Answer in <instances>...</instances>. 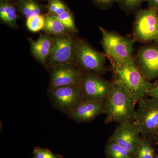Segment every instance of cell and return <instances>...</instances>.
I'll use <instances>...</instances> for the list:
<instances>
[{"label": "cell", "instance_id": "obj_1", "mask_svg": "<svg viewBox=\"0 0 158 158\" xmlns=\"http://www.w3.org/2000/svg\"><path fill=\"white\" fill-rule=\"evenodd\" d=\"M136 102L132 94L123 86L112 83L110 94L105 102V123L122 124L135 120Z\"/></svg>", "mask_w": 158, "mask_h": 158}, {"label": "cell", "instance_id": "obj_2", "mask_svg": "<svg viewBox=\"0 0 158 158\" xmlns=\"http://www.w3.org/2000/svg\"><path fill=\"white\" fill-rule=\"evenodd\" d=\"M111 61L113 82L124 87L132 94L136 103L146 97L152 84L143 76L134 59L121 63Z\"/></svg>", "mask_w": 158, "mask_h": 158}, {"label": "cell", "instance_id": "obj_3", "mask_svg": "<svg viewBox=\"0 0 158 158\" xmlns=\"http://www.w3.org/2000/svg\"><path fill=\"white\" fill-rule=\"evenodd\" d=\"M134 122L142 136L158 144V99L145 97L138 102Z\"/></svg>", "mask_w": 158, "mask_h": 158}, {"label": "cell", "instance_id": "obj_4", "mask_svg": "<svg viewBox=\"0 0 158 158\" xmlns=\"http://www.w3.org/2000/svg\"><path fill=\"white\" fill-rule=\"evenodd\" d=\"M99 29L102 34L103 48L106 56L111 60L121 63L132 59L134 40L108 31L102 27Z\"/></svg>", "mask_w": 158, "mask_h": 158}, {"label": "cell", "instance_id": "obj_5", "mask_svg": "<svg viewBox=\"0 0 158 158\" xmlns=\"http://www.w3.org/2000/svg\"><path fill=\"white\" fill-rule=\"evenodd\" d=\"M48 95L54 107L68 116L85 100L81 86H65L48 89Z\"/></svg>", "mask_w": 158, "mask_h": 158}, {"label": "cell", "instance_id": "obj_6", "mask_svg": "<svg viewBox=\"0 0 158 158\" xmlns=\"http://www.w3.org/2000/svg\"><path fill=\"white\" fill-rule=\"evenodd\" d=\"M76 64L88 71L99 74L105 70L106 55L94 49L83 40H75Z\"/></svg>", "mask_w": 158, "mask_h": 158}, {"label": "cell", "instance_id": "obj_7", "mask_svg": "<svg viewBox=\"0 0 158 158\" xmlns=\"http://www.w3.org/2000/svg\"><path fill=\"white\" fill-rule=\"evenodd\" d=\"M75 40L70 34L54 36L45 67L51 69L60 64H76Z\"/></svg>", "mask_w": 158, "mask_h": 158}, {"label": "cell", "instance_id": "obj_8", "mask_svg": "<svg viewBox=\"0 0 158 158\" xmlns=\"http://www.w3.org/2000/svg\"><path fill=\"white\" fill-rule=\"evenodd\" d=\"M134 34L135 38L141 42L156 40L158 15L156 9L148 8L138 12L134 23Z\"/></svg>", "mask_w": 158, "mask_h": 158}, {"label": "cell", "instance_id": "obj_9", "mask_svg": "<svg viewBox=\"0 0 158 158\" xmlns=\"http://www.w3.org/2000/svg\"><path fill=\"white\" fill-rule=\"evenodd\" d=\"M50 69L48 89L62 86L81 85L84 74L75 63L60 64Z\"/></svg>", "mask_w": 158, "mask_h": 158}, {"label": "cell", "instance_id": "obj_10", "mask_svg": "<svg viewBox=\"0 0 158 158\" xmlns=\"http://www.w3.org/2000/svg\"><path fill=\"white\" fill-rule=\"evenodd\" d=\"M112 87V83L94 72L84 74L81 85L85 100L102 102L106 100Z\"/></svg>", "mask_w": 158, "mask_h": 158}, {"label": "cell", "instance_id": "obj_11", "mask_svg": "<svg viewBox=\"0 0 158 158\" xmlns=\"http://www.w3.org/2000/svg\"><path fill=\"white\" fill-rule=\"evenodd\" d=\"M140 130L134 122L119 124L109 140L114 141L135 157L140 141Z\"/></svg>", "mask_w": 158, "mask_h": 158}, {"label": "cell", "instance_id": "obj_12", "mask_svg": "<svg viewBox=\"0 0 158 158\" xmlns=\"http://www.w3.org/2000/svg\"><path fill=\"white\" fill-rule=\"evenodd\" d=\"M137 62L139 70L148 81L158 78V47L141 48L138 52Z\"/></svg>", "mask_w": 158, "mask_h": 158}, {"label": "cell", "instance_id": "obj_13", "mask_svg": "<svg viewBox=\"0 0 158 158\" xmlns=\"http://www.w3.org/2000/svg\"><path fill=\"white\" fill-rule=\"evenodd\" d=\"M105 114V102L85 100L69 116L78 122L88 123Z\"/></svg>", "mask_w": 158, "mask_h": 158}, {"label": "cell", "instance_id": "obj_14", "mask_svg": "<svg viewBox=\"0 0 158 158\" xmlns=\"http://www.w3.org/2000/svg\"><path fill=\"white\" fill-rule=\"evenodd\" d=\"M53 37L49 34H40L37 40L29 38L30 49L33 56L41 65L45 66L50 53Z\"/></svg>", "mask_w": 158, "mask_h": 158}, {"label": "cell", "instance_id": "obj_15", "mask_svg": "<svg viewBox=\"0 0 158 158\" xmlns=\"http://www.w3.org/2000/svg\"><path fill=\"white\" fill-rule=\"evenodd\" d=\"M13 3L16 10L26 19L34 15H44L47 9L38 0H15Z\"/></svg>", "mask_w": 158, "mask_h": 158}, {"label": "cell", "instance_id": "obj_16", "mask_svg": "<svg viewBox=\"0 0 158 158\" xmlns=\"http://www.w3.org/2000/svg\"><path fill=\"white\" fill-rule=\"evenodd\" d=\"M19 18L16 9L11 0H0V20L2 23L11 29L18 27Z\"/></svg>", "mask_w": 158, "mask_h": 158}, {"label": "cell", "instance_id": "obj_17", "mask_svg": "<svg viewBox=\"0 0 158 158\" xmlns=\"http://www.w3.org/2000/svg\"><path fill=\"white\" fill-rule=\"evenodd\" d=\"M45 22L43 31L45 34L54 36L70 34L68 29L63 25L55 15L49 13L44 15Z\"/></svg>", "mask_w": 158, "mask_h": 158}, {"label": "cell", "instance_id": "obj_18", "mask_svg": "<svg viewBox=\"0 0 158 158\" xmlns=\"http://www.w3.org/2000/svg\"><path fill=\"white\" fill-rule=\"evenodd\" d=\"M156 153L152 141L142 136L134 157L155 158Z\"/></svg>", "mask_w": 158, "mask_h": 158}, {"label": "cell", "instance_id": "obj_19", "mask_svg": "<svg viewBox=\"0 0 158 158\" xmlns=\"http://www.w3.org/2000/svg\"><path fill=\"white\" fill-rule=\"evenodd\" d=\"M105 151L108 158H135L126 150L110 140L106 144Z\"/></svg>", "mask_w": 158, "mask_h": 158}, {"label": "cell", "instance_id": "obj_20", "mask_svg": "<svg viewBox=\"0 0 158 158\" xmlns=\"http://www.w3.org/2000/svg\"><path fill=\"white\" fill-rule=\"evenodd\" d=\"M44 15H34L26 20V27L29 31L33 33L43 31L45 22Z\"/></svg>", "mask_w": 158, "mask_h": 158}, {"label": "cell", "instance_id": "obj_21", "mask_svg": "<svg viewBox=\"0 0 158 158\" xmlns=\"http://www.w3.org/2000/svg\"><path fill=\"white\" fill-rule=\"evenodd\" d=\"M45 6L48 13L58 15L65 11H70L69 8L62 0H49Z\"/></svg>", "mask_w": 158, "mask_h": 158}, {"label": "cell", "instance_id": "obj_22", "mask_svg": "<svg viewBox=\"0 0 158 158\" xmlns=\"http://www.w3.org/2000/svg\"><path fill=\"white\" fill-rule=\"evenodd\" d=\"M55 16L68 29L71 33H76L78 32L73 15L70 10L65 11L59 15H55Z\"/></svg>", "mask_w": 158, "mask_h": 158}, {"label": "cell", "instance_id": "obj_23", "mask_svg": "<svg viewBox=\"0 0 158 158\" xmlns=\"http://www.w3.org/2000/svg\"><path fill=\"white\" fill-rule=\"evenodd\" d=\"M146 1L147 0H117L122 6L129 10L136 9Z\"/></svg>", "mask_w": 158, "mask_h": 158}, {"label": "cell", "instance_id": "obj_24", "mask_svg": "<svg viewBox=\"0 0 158 158\" xmlns=\"http://www.w3.org/2000/svg\"><path fill=\"white\" fill-rule=\"evenodd\" d=\"M146 96L158 99V82L153 85L152 84V86L148 91Z\"/></svg>", "mask_w": 158, "mask_h": 158}, {"label": "cell", "instance_id": "obj_25", "mask_svg": "<svg viewBox=\"0 0 158 158\" xmlns=\"http://www.w3.org/2000/svg\"><path fill=\"white\" fill-rule=\"evenodd\" d=\"M48 151L43 148H37L34 151L35 158H46Z\"/></svg>", "mask_w": 158, "mask_h": 158}, {"label": "cell", "instance_id": "obj_26", "mask_svg": "<svg viewBox=\"0 0 158 158\" xmlns=\"http://www.w3.org/2000/svg\"><path fill=\"white\" fill-rule=\"evenodd\" d=\"M98 4L101 6H106L110 5L113 2H117V0H94Z\"/></svg>", "mask_w": 158, "mask_h": 158}, {"label": "cell", "instance_id": "obj_27", "mask_svg": "<svg viewBox=\"0 0 158 158\" xmlns=\"http://www.w3.org/2000/svg\"><path fill=\"white\" fill-rule=\"evenodd\" d=\"M149 8H153L158 11V0H147Z\"/></svg>", "mask_w": 158, "mask_h": 158}, {"label": "cell", "instance_id": "obj_28", "mask_svg": "<svg viewBox=\"0 0 158 158\" xmlns=\"http://www.w3.org/2000/svg\"><path fill=\"white\" fill-rule=\"evenodd\" d=\"M46 158H61L59 157L58 156L56 155H54L51 152L49 151L48 152V153L47 156Z\"/></svg>", "mask_w": 158, "mask_h": 158}, {"label": "cell", "instance_id": "obj_29", "mask_svg": "<svg viewBox=\"0 0 158 158\" xmlns=\"http://www.w3.org/2000/svg\"><path fill=\"white\" fill-rule=\"evenodd\" d=\"M155 158H158V152L156 154V156Z\"/></svg>", "mask_w": 158, "mask_h": 158}, {"label": "cell", "instance_id": "obj_30", "mask_svg": "<svg viewBox=\"0 0 158 158\" xmlns=\"http://www.w3.org/2000/svg\"><path fill=\"white\" fill-rule=\"evenodd\" d=\"M156 40L157 42L158 43V36Z\"/></svg>", "mask_w": 158, "mask_h": 158}, {"label": "cell", "instance_id": "obj_31", "mask_svg": "<svg viewBox=\"0 0 158 158\" xmlns=\"http://www.w3.org/2000/svg\"><path fill=\"white\" fill-rule=\"evenodd\" d=\"M46 1H48L49 0H46Z\"/></svg>", "mask_w": 158, "mask_h": 158}]
</instances>
